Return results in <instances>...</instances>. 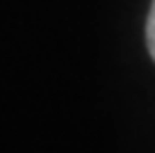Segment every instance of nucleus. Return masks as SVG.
Returning a JSON list of instances; mask_svg holds the SVG:
<instances>
[{"mask_svg": "<svg viewBox=\"0 0 155 153\" xmlns=\"http://www.w3.org/2000/svg\"><path fill=\"white\" fill-rule=\"evenodd\" d=\"M146 46H148V53L155 62V0H153V5H150L148 21H146Z\"/></svg>", "mask_w": 155, "mask_h": 153, "instance_id": "obj_1", "label": "nucleus"}]
</instances>
